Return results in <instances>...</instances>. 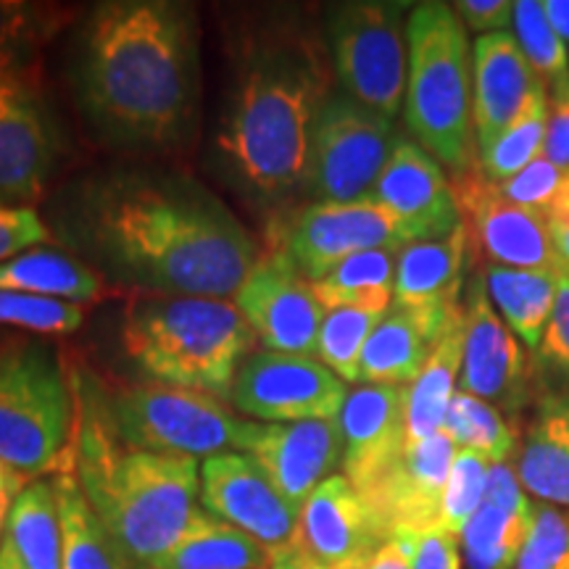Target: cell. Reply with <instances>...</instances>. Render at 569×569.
<instances>
[{
	"mask_svg": "<svg viewBox=\"0 0 569 569\" xmlns=\"http://www.w3.org/2000/svg\"><path fill=\"white\" fill-rule=\"evenodd\" d=\"M53 219L61 238L122 293L227 298L261 256L206 184L172 169L90 174L61 196Z\"/></svg>",
	"mask_w": 569,
	"mask_h": 569,
	"instance_id": "cell-1",
	"label": "cell"
},
{
	"mask_svg": "<svg viewBox=\"0 0 569 569\" xmlns=\"http://www.w3.org/2000/svg\"><path fill=\"white\" fill-rule=\"evenodd\" d=\"M71 88L106 142L169 151L193 132L201 63L196 9L174 0H111L82 21Z\"/></svg>",
	"mask_w": 569,
	"mask_h": 569,
	"instance_id": "cell-2",
	"label": "cell"
},
{
	"mask_svg": "<svg viewBox=\"0 0 569 569\" xmlns=\"http://www.w3.org/2000/svg\"><path fill=\"white\" fill-rule=\"evenodd\" d=\"M330 96L322 34L293 9L261 13L234 34L213 148L234 188L272 217L303 193L311 132Z\"/></svg>",
	"mask_w": 569,
	"mask_h": 569,
	"instance_id": "cell-3",
	"label": "cell"
},
{
	"mask_svg": "<svg viewBox=\"0 0 569 569\" xmlns=\"http://www.w3.org/2000/svg\"><path fill=\"white\" fill-rule=\"evenodd\" d=\"M67 361L74 393V438L67 465L103 528L122 546L134 569H151L188 530L201 509L198 459L163 457L124 446L106 425L88 369ZM61 467V469H63Z\"/></svg>",
	"mask_w": 569,
	"mask_h": 569,
	"instance_id": "cell-4",
	"label": "cell"
},
{
	"mask_svg": "<svg viewBox=\"0 0 569 569\" xmlns=\"http://www.w3.org/2000/svg\"><path fill=\"white\" fill-rule=\"evenodd\" d=\"M122 346L148 382L230 398L256 336L227 298L130 293Z\"/></svg>",
	"mask_w": 569,
	"mask_h": 569,
	"instance_id": "cell-5",
	"label": "cell"
},
{
	"mask_svg": "<svg viewBox=\"0 0 569 569\" xmlns=\"http://www.w3.org/2000/svg\"><path fill=\"white\" fill-rule=\"evenodd\" d=\"M409 132L451 174L475 167L472 53L467 30L448 3H419L407 21Z\"/></svg>",
	"mask_w": 569,
	"mask_h": 569,
	"instance_id": "cell-6",
	"label": "cell"
},
{
	"mask_svg": "<svg viewBox=\"0 0 569 569\" xmlns=\"http://www.w3.org/2000/svg\"><path fill=\"white\" fill-rule=\"evenodd\" d=\"M74 438V393L63 353L46 338L0 343V461L24 480L56 475Z\"/></svg>",
	"mask_w": 569,
	"mask_h": 569,
	"instance_id": "cell-7",
	"label": "cell"
},
{
	"mask_svg": "<svg viewBox=\"0 0 569 569\" xmlns=\"http://www.w3.org/2000/svg\"><path fill=\"white\" fill-rule=\"evenodd\" d=\"M90 377L106 425L124 446L163 457H217L238 448L243 419L222 398L159 382H117Z\"/></svg>",
	"mask_w": 569,
	"mask_h": 569,
	"instance_id": "cell-8",
	"label": "cell"
},
{
	"mask_svg": "<svg viewBox=\"0 0 569 569\" xmlns=\"http://www.w3.org/2000/svg\"><path fill=\"white\" fill-rule=\"evenodd\" d=\"M407 3L353 0L325 13V38L346 96L393 122L407 98Z\"/></svg>",
	"mask_w": 569,
	"mask_h": 569,
	"instance_id": "cell-9",
	"label": "cell"
},
{
	"mask_svg": "<svg viewBox=\"0 0 569 569\" xmlns=\"http://www.w3.org/2000/svg\"><path fill=\"white\" fill-rule=\"evenodd\" d=\"M398 146L393 122L351 96H330L311 132L303 193L315 203L372 201Z\"/></svg>",
	"mask_w": 569,
	"mask_h": 569,
	"instance_id": "cell-10",
	"label": "cell"
},
{
	"mask_svg": "<svg viewBox=\"0 0 569 569\" xmlns=\"http://www.w3.org/2000/svg\"><path fill=\"white\" fill-rule=\"evenodd\" d=\"M269 246L288 253L311 282L353 253L409 246L393 213L375 201L303 203L269 217Z\"/></svg>",
	"mask_w": 569,
	"mask_h": 569,
	"instance_id": "cell-11",
	"label": "cell"
},
{
	"mask_svg": "<svg viewBox=\"0 0 569 569\" xmlns=\"http://www.w3.org/2000/svg\"><path fill=\"white\" fill-rule=\"evenodd\" d=\"M346 382L315 356L251 351L234 375L230 407L259 422L338 419Z\"/></svg>",
	"mask_w": 569,
	"mask_h": 569,
	"instance_id": "cell-12",
	"label": "cell"
},
{
	"mask_svg": "<svg viewBox=\"0 0 569 569\" xmlns=\"http://www.w3.org/2000/svg\"><path fill=\"white\" fill-rule=\"evenodd\" d=\"M451 188L475 256H482L488 264L525 272L559 274L567 267L553 248L543 213L522 209L503 198L498 184L480 172L478 163L467 172L453 174Z\"/></svg>",
	"mask_w": 569,
	"mask_h": 569,
	"instance_id": "cell-13",
	"label": "cell"
},
{
	"mask_svg": "<svg viewBox=\"0 0 569 569\" xmlns=\"http://www.w3.org/2000/svg\"><path fill=\"white\" fill-rule=\"evenodd\" d=\"M232 303L267 351L317 353L327 311L317 301L311 282L280 248L269 246V251L259 256L251 274L232 296Z\"/></svg>",
	"mask_w": 569,
	"mask_h": 569,
	"instance_id": "cell-14",
	"label": "cell"
},
{
	"mask_svg": "<svg viewBox=\"0 0 569 569\" xmlns=\"http://www.w3.org/2000/svg\"><path fill=\"white\" fill-rule=\"evenodd\" d=\"M530 361L525 346L498 317L486 282L475 277L465 296L461 390L490 407L517 415L530 396Z\"/></svg>",
	"mask_w": 569,
	"mask_h": 569,
	"instance_id": "cell-15",
	"label": "cell"
},
{
	"mask_svg": "<svg viewBox=\"0 0 569 569\" xmlns=\"http://www.w3.org/2000/svg\"><path fill=\"white\" fill-rule=\"evenodd\" d=\"M203 509L232 528L243 530L269 553L293 543L298 511L251 457L227 451L201 467Z\"/></svg>",
	"mask_w": 569,
	"mask_h": 569,
	"instance_id": "cell-16",
	"label": "cell"
},
{
	"mask_svg": "<svg viewBox=\"0 0 569 569\" xmlns=\"http://www.w3.org/2000/svg\"><path fill=\"white\" fill-rule=\"evenodd\" d=\"M459 446L446 432L407 443L403 451L359 493L388 532L440 528V503Z\"/></svg>",
	"mask_w": 569,
	"mask_h": 569,
	"instance_id": "cell-17",
	"label": "cell"
},
{
	"mask_svg": "<svg viewBox=\"0 0 569 569\" xmlns=\"http://www.w3.org/2000/svg\"><path fill=\"white\" fill-rule=\"evenodd\" d=\"M61 138L34 82L0 88V203L32 209L59 167Z\"/></svg>",
	"mask_w": 569,
	"mask_h": 569,
	"instance_id": "cell-18",
	"label": "cell"
},
{
	"mask_svg": "<svg viewBox=\"0 0 569 569\" xmlns=\"http://www.w3.org/2000/svg\"><path fill=\"white\" fill-rule=\"evenodd\" d=\"M234 451L251 457L274 488L301 511L309 496L332 478L343 461V436L338 419L309 422H243Z\"/></svg>",
	"mask_w": 569,
	"mask_h": 569,
	"instance_id": "cell-19",
	"label": "cell"
},
{
	"mask_svg": "<svg viewBox=\"0 0 569 569\" xmlns=\"http://www.w3.org/2000/svg\"><path fill=\"white\" fill-rule=\"evenodd\" d=\"M388 540L372 509L346 475H332L319 486L298 515L293 546L322 569L367 567Z\"/></svg>",
	"mask_w": 569,
	"mask_h": 569,
	"instance_id": "cell-20",
	"label": "cell"
},
{
	"mask_svg": "<svg viewBox=\"0 0 569 569\" xmlns=\"http://www.w3.org/2000/svg\"><path fill=\"white\" fill-rule=\"evenodd\" d=\"M372 201L393 213L409 243L446 238L461 224L457 196L443 167L411 140H398L375 184Z\"/></svg>",
	"mask_w": 569,
	"mask_h": 569,
	"instance_id": "cell-21",
	"label": "cell"
},
{
	"mask_svg": "<svg viewBox=\"0 0 569 569\" xmlns=\"http://www.w3.org/2000/svg\"><path fill=\"white\" fill-rule=\"evenodd\" d=\"M546 84L511 32L482 34L472 46V124L478 151L493 146Z\"/></svg>",
	"mask_w": 569,
	"mask_h": 569,
	"instance_id": "cell-22",
	"label": "cell"
},
{
	"mask_svg": "<svg viewBox=\"0 0 569 569\" xmlns=\"http://www.w3.org/2000/svg\"><path fill=\"white\" fill-rule=\"evenodd\" d=\"M343 475L367 488L407 446V386H361L348 393L338 417Z\"/></svg>",
	"mask_w": 569,
	"mask_h": 569,
	"instance_id": "cell-23",
	"label": "cell"
},
{
	"mask_svg": "<svg viewBox=\"0 0 569 569\" xmlns=\"http://www.w3.org/2000/svg\"><path fill=\"white\" fill-rule=\"evenodd\" d=\"M465 325V306L457 311L393 309L369 336L359 361V382L365 386H407L422 372L427 359L443 338Z\"/></svg>",
	"mask_w": 569,
	"mask_h": 569,
	"instance_id": "cell-24",
	"label": "cell"
},
{
	"mask_svg": "<svg viewBox=\"0 0 569 569\" xmlns=\"http://www.w3.org/2000/svg\"><path fill=\"white\" fill-rule=\"evenodd\" d=\"M511 461L490 465L486 498L461 532L467 569H511L532 530L536 503Z\"/></svg>",
	"mask_w": 569,
	"mask_h": 569,
	"instance_id": "cell-25",
	"label": "cell"
},
{
	"mask_svg": "<svg viewBox=\"0 0 569 569\" xmlns=\"http://www.w3.org/2000/svg\"><path fill=\"white\" fill-rule=\"evenodd\" d=\"M469 238L465 224L446 238L409 243L398 251L393 301L409 311H457L465 306L461 290L469 264Z\"/></svg>",
	"mask_w": 569,
	"mask_h": 569,
	"instance_id": "cell-26",
	"label": "cell"
},
{
	"mask_svg": "<svg viewBox=\"0 0 569 569\" xmlns=\"http://www.w3.org/2000/svg\"><path fill=\"white\" fill-rule=\"evenodd\" d=\"M0 290L27 293L77 306L101 303L106 298L124 296L122 290L106 282L101 272L90 269L74 256L53 248H32L17 259L0 264Z\"/></svg>",
	"mask_w": 569,
	"mask_h": 569,
	"instance_id": "cell-27",
	"label": "cell"
},
{
	"mask_svg": "<svg viewBox=\"0 0 569 569\" xmlns=\"http://www.w3.org/2000/svg\"><path fill=\"white\" fill-rule=\"evenodd\" d=\"M522 488L540 503L569 509V401H546L517 457Z\"/></svg>",
	"mask_w": 569,
	"mask_h": 569,
	"instance_id": "cell-28",
	"label": "cell"
},
{
	"mask_svg": "<svg viewBox=\"0 0 569 569\" xmlns=\"http://www.w3.org/2000/svg\"><path fill=\"white\" fill-rule=\"evenodd\" d=\"M269 559L272 553L264 546L201 507L180 540L151 569H267Z\"/></svg>",
	"mask_w": 569,
	"mask_h": 569,
	"instance_id": "cell-29",
	"label": "cell"
},
{
	"mask_svg": "<svg viewBox=\"0 0 569 569\" xmlns=\"http://www.w3.org/2000/svg\"><path fill=\"white\" fill-rule=\"evenodd\" d=\"M59 498L63 569H134L122 546L103 528L69 467L53 475Z\"/></svg>",
	"mask_w": 569,
	"mask_h": 569,
	"instance_id": "cell-30",
	"label": "cell"
},
{
	"mask_svg": "<svg viewBox=\"0 0 569 569\" xmlns=\"http://www.w3.org/2000/svg\"><path fill=\"white\" fill-rule=\"evenodd\" d=\"M557 277L559 274L525 272V269L496 264L482 267V282H486L490 303L530 351H538L549 327L553 303H557Z\"/></svg>",
	"mask_w": 569,
	"mask_h": 569,
	"instance_id": "cell-31",
	"label": "cell"
},
{
	"mask_svg": "<svg viewBox=\"0 0 569 569\" xmlns=\"http://www.w3.org/2000/svg\"><path fill=\"white\" fill-rule=\"evenodd\" d=\"M3 538L13 546L24 569H63L59 498L53 480H32L13 498Z\"/></svg>",
	"mask_w": 569,
	"mask_h": 569,
	"instance_id": "cell-32",
	"label": "cell"
},
{
	"mask_svg": "<svg viewBox=\"0 0 569 569\" xmlns=\"http://www.w3.org/2000/svg\"><path fill=\"white\" fill-rule=\"evenodd\" d=\"M461 343H465V325L440 340L422 372L407 388V443L443 432L448 407L457 396V380L461 375Z\"/></svg>",
	"mask_w": 569,
	"mask_h": 569,
	"instance_id": "cell-33",
	"label": "cell"
},
{
	"mask_svg": "<svg viewBox=\"0 0 569 569\" xmlns=\"http://www.w3.org/2000/svg\"><path fill=\"white\" fill-rule=\"evenodd\" d=\"M398 251L401 248H375L348 256L330 274L311 282L317 301L325 306V311L346 306L390 311Z\"/></svg>",
	"mask_w": 569,
	"mask_h": 569,
	"instance_id": "cell-34",
	"label": "cell"
},
{
	"mask_svg": "<svg viewBox=\"0 0 569 569\" xmlns=\"http://www.w3.org/2000/svg\"><path fill=\"white\" fill-rule=\"evenodd\" d=\"M443 432L465 451L478 453L490 465L509 461L517 448V430L488 401L459 390L448 407Z\"/></svg>",
	"mask_w": 569,
	"mask_h": 569,
	"instance_id": "cell-35",
	"label": "cell"
},
{
	"mask_svg": "<svg viewBox=\"0 0 569 569\" xmlns=\"http://www.w3.org/2000/svg\"><path fill=\"white\" fill-rule=\"evenodd\" d=\"M546 124H549V92H546V84H540L522 117L493 146L480 151V172L493 182H507L525 167H530L543 156Z\"/></svg>",
	"mask_w": 569,
	"mask_h": 569,
	"instance_id": "cell-36",
	"label": "cell"
},
{
	"mask_svg": "<svg viewBox=\"0 0 569 569\" xmlns=\"http://www.w3.org/2000/svg\"><path fill=\"white\" fill-rule=\"evenodd\" d=\"M388 311L377 309H332L325 315L317 340V356L343 382H359V361L369 336Z\"/></svg>",
	"mask_w": 569,
	"mask_h": 569,
	"instance_id": "cell-37",
	"label": "cell"
},
{
	"mask_svg": "<svg viewBox=\"0 0 569 569\" xmlns=\"http://www.w3.org/2000/svg\"><path fill=\"white\" fill-rule=\"evenodd\" d=\"M515 38L525 59L546 84L569 80V53L565 40L551 27L540 0H517L515 3Z\"/></svg>",
	"mask_w": 569,
	"mask_h": 569,
	"instance_id": "cell-38",
	"label": "cell"
},
{
	"mask_svg": "<svg viewBox=\"0 0 569 569\" xmlns=\"http://www.w3.org/2000/svg\"><path fill=\"white\" fill-rule=\"evenodd\" d=\"M84 322V306L53 298L0 290V327L32 338H59L77 332Z\"/></svg>",
	"mask_w": 569,
	"mask_h": 569,
	"instance_id": "cell-39",
	"label": "cell"
},
{
	"mask_svg": "<svg viewBox=\"0 0 569 569\" xmlns=\"http://www.w3.org/2000/svg\"><path fill=\"white\" fill-rule=\"evenodd\" d=\"M488 475V459L459 448L443 490V503H440V530L451 532V536L465 532L469 519L478 515L482 498H486Z\"/></svg>",
	"mask_w": 569,
	"mask_h": 569,
	"instance_id": "cell-40",
	"label": "cell"
},
{
	"mask_svg": "<svg viewBox=\"0 0 569 569\" xmlns=\"http://www.w3.org/2000/svg\"><path fill=\"white\" fill-rule=\"evenodd\" d=\"M511 569H569V517L536 503L532 530Z\"/></svg>",
	"mask_w": 569,
	"mask_h": 569,
	"instance_id": "cell-41",
	"label": "cell"
},
{
	"mask_svg": "<svg viewBox=\"0 0 569 569\" xmlns=\"http://www.w3.org/2000/svg\"><path fill=\"white\" fill-rule=\"evenodd\" d=\"M569 172H561L559 167H553L549 159H536L530 167H525L522 172L511 177L507 182H496L503 198H509L511 203L522 206V209L546 213V209L553 203V198L559 196L561 184L567 182Z\"/></svg>",
	"mask_w": 569,
	"mask_h": 569,
	"instance_id": "cell-42",
	"label": "cell"
},
{
	"mask_svg": "<svg viewBox=\"0 0 569 569\" xmlns=\"http://www.w3.org/2000/svg\"><path fill=\"white\" fill-rule=\"evenodd\" d=\"M53 240L46 219L34 209L0 203V264L17 259L19 253L40 248V243Z\"/></svg>",
	"mask_w": 569,
	"mask_h": 569,
	"instance_id": "cell-43",
	"label": "cell"
},
{
	"mask_svg": "<svg viewBox=\"0 0 569 569\" xmlns=\"http://www.w3.org/2000/svg\"><path fill=\"white\" fill-rule=\"evenodd\" d=\"M540 359L569 377V267L557 277V303L538 348Z\"/></svg>",
	"mask_w": 569,
	"mask_h": 569,
	"instance_id": "cell-44",
	"label": "cell"
},
{
	"mask_svg": "<svg viewBox=\"0 0 569 569\" xmlns=\"http://www.w3.org/2000/svg\"><path fill=\"white\" fill-rule=\"evenodd\" d=\"M409 543H411V569H461L459 540L457 536H451V532L440 528L425 530V532H409Z\"/></svg>",
	"mask_w": 569,
	"mask_h": 569,
	"instance_id": "cell-45",
	"label": "cell"
},
{
	"mask_svg": "<svg viewBox=\"0 0 569 569\" xmlns=\"http://www.w3.org/2000/svg\"><path fill=\"white\" fill-rule=\"evenodd\" d=\"M543 159H549L561 172H569V80L551 84Z\"/></svg>",
	"mask_w": 569,
	"mask_h": 569,
	"instance_id": "cell-46",
	"label": "cell"
},
{
	"mask_svg": "<svg viewBox=\"0 0 569 569\" xmlns=\"http://www.w3.org/2000/svg\"><path fill=\"white\" fill-rule=\"evenodd\" d=\"M453 11L469 32L498 34L509 32L515 24V3L509 0H459L453 3Z\"/></svg>",
	"mask_w": 569,
	"mask_h": 569,
	"instance_id": "cell-47",
	"label": "cell"
},
{
	"mask_svg": "<svg viewBox=\"0 0 569 569\" xmlns=\"http://www.w3.org/2000/svg\"><path fill=\"white\" fill-rule=\"evenodd\" d=\"M546 224H549L553 248H557L559 259L569 267V177L561 184L559 196L553 198V203L546 209Z\"/></svg>",
	"mask_w": 569,
	"mask_h": 569,
	"instance_id": "cell-48",
	"label": "cell"
},
{
	"mask_svg": "<svg viewBox=\"0 0 569 569\" xmlns=\"http://www.w3.org/2000/svg\"><path fill=\"white\" fill-rule=\"evenodd\" d=\"M365 569H411L409 532H393L386 543L372 553Z\"/></svg>",
	"mask_w": 569,
	"mask_h": 569,
	"instance_id": "cell-49",
	"label": "cell"
},
{
	"mask_svg": "<svg viewBox=\"0 0 569 569\" xmlns=\"http://www.w3.org/2000/svg\"><path fill=\"white\" fill-rule=\"evenodd\" d=\"M267 569H322V567L311 565V561L306 559L303 553L298 551L293 543H290L288 549L272 553V559H269V567Z\"/></svg>",
	"mask_w": 569,
	"mask_h": 569,
	"instance_id": "cell-50",
	"label": "cell"
},
{
	"mask_svg": "<svg viewBox=\"0 0 569 569\" xmlns=\"http://www.w3.org/2000/svg\"><path fill=\"white\" fill-rule=\"evenodd\" d=\"M543 9L559 38L569 42V0H546Z\"/></svg>",
	"mask_w": 569,
	"mask_h": 569,
	"instance_id": "cell-51",
	"label": "cell"
},
{
	"mask_svg": "<svg viewBox=\"0 0 569 569\" xmlns=\"http://www.w3.org/2000/svg\"><path fill=\"white\" fill-rule=\"evenodd\" d=\"M27 486H30V480H24L19 472H13L9 465L0 461V498L3 496L17 498Z\"/></svg>",
	"mask_w": 569,
	"mask_h": 569,
	"instance_id": "cell-52",
	"label": "cell"
},
{
	"mask_svg": "<svg viewBox=\"0 0 569 569\" xmlns=\"http://www.w3.org/2000/svg\"><path fill=\"white\" fill-rule=\"evenodd\" d=\"M0 569H24V565H21L17 557V551H13V546L6 538L3 546H0Z\"/></svg>",
	"mask_w": 569,
	"mask_h": 569,
	"instance_id": "cell-53",
	"label": "cell"
},
{
	"mask_svg": "<svg viewBox=\"0 0 569 569\" xmlns=\"http://www.w3.org/2000/svg\"><path fill=\"white\" fill-rule=\"evenodd\" d=\"M13 498L11 496H3L0 498V546H3V532H6V517H9V509H11Z\"/></svg>",
	"mask_w": 569,
	"mask_h": 569,
	"instance_id": "cell-54",
	"label": "cell"
},
{
	"mask_svg": "<svg viewBox=\"0 0 569 569\" xmlns=\"http://www.w3.org/2000/svg\"><path fill=\"white\" fill-rule=\"evenodd\" d=\"M340 569H365V567H340Z\"/></svg>",
	"mask_w": 569,
	"mask_h": 569,
	"instance_id": "cell-55",
	"label": "cell"
},
{
	"mask_svg": "<svg viewBox=\"0 0 569 569\" xmlns=\"http://www.w3.org/2000/svg\"><path fill=\"white\" fill-rule=\"evenodd\" d=\"M0 343H3V340H0Z\"/></svg>",
	"mask_w": 569,
	"mask_h": 569,
	"instance_id": "cell-56",
	"label": "cell"
}]
</instances>
